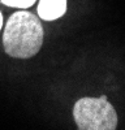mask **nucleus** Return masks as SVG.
<instances>
[{"mask_svg":"<svg viewBox=\"0 0 125 130\" xmlns=\"http://www.w3.org/2000/svg\"><path fill=\"white\" fill-rule=\"evenodd\" d=\"M67 12V0H40L38 14L44 21H54L64 16Z\"/></svg>","mask_w":125,"mask_h":130,"instance_id":"obj_3","label":"nucleus"},{"mask_svg":"<svg viewBox=\"0 0 125 130\" xmlns=\"http://www.w3.org/2000/svg\"><path fill=\"white\" fill-rule=\"evenodd\" d=\"M2 26H3V14L0 12V30H2Z\"/></svg>","mask_w":125,"mask_h":130,"instance_id":"obj_5","label":"nucleus"},{"mask_svg":"<svg viewBox=\"0 0 125 130\" xmlns=\"http://www.w3.org/2000/svg\"><path fill=\"white\" fill-rule=\"evenodd\" d=\"M73 117L80 130H115L117 113L107 96L81 98L73 107Z\"/></svg>","mask_w":125,"mask_h":130,"instance_id":"obj_2","label":"nucleus"},{"mask_svg":"<svg viewBox=\"0 0 125 130\" xmlns=\"http://www.w3.org/2000/svg\"><path fill=\"white\" fill-rule=\"evenodd\" d=\"M37 0H2V3L7 7H13V8H29L31 7Z\"/></svg>","mask_w":125,"mask_h":130,"instance_id":"obj_4","label":"nucleus"},{"mask_svg":"<svg viewBox=\"0 0 125 130\" xmlns=\"http://www.w3.org/2000/svg\"><path fill=\"white\" fill-rule=\"evenodd\" d=\"M42 44L43 27L35 14L18 10L8 18L3 34L7 55L16 59H29L37 55Z\"/></svg>","mask_w":125,"mask_h":130,"instance_id":"obj_1","label":"nucleus"}]
</instances>
